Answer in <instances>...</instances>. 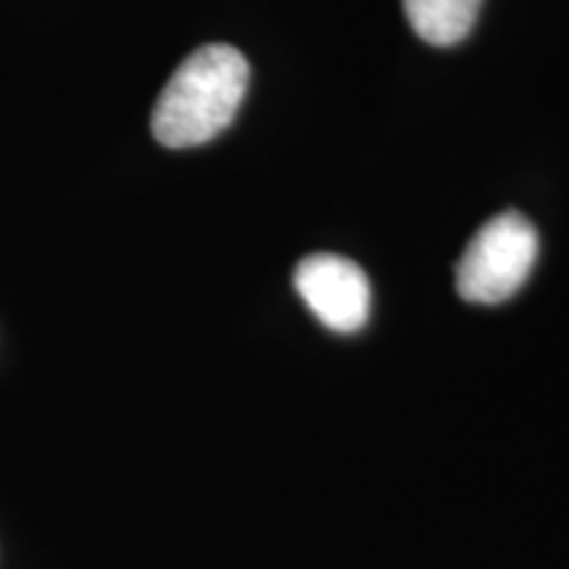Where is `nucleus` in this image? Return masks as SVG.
<instances>
[{"mask_svg": "<svg viewBox=\"0 0 569 569\" xmlns=\"http://www.w3.org/2000/svg\"><path fill=\"white\" fill-rule=\"evenodd\" d=\"M251 69L232 46H203L169 77L153 109V134L167 148L203 146L232 124Z\"/></svg>", "mask_w": 569, "mask_h": 569, "instance_id": "1", "label": "nucleus"}, {"mask_svg": "<svg viewBox=\"0 0 569 569\" xmlns=\"http://www.w3.org/2000/svg\"><path fill=\"white\" fill-rule=\"evenodd\" d=\"M538 259V232L522 213L490 219L457 264V290L469 303H503L522 288Z\"/></svg>", "mask_w": 569, "mask_h": 569, "instance_id": "2", "label": "nucleus"}, {"mask_svg": "<svg viewBox=\"0 0 569 569\" xmlns=\"http://www.w3.org/2000/svg\"><path fill=\"white\" fill-rule=\"evenodd\" d=\"M296 290L309 311L332 332H356L369 319V280L351 259L317 253L296 267Z\"/></svg>", "mask_w": 569, "mask_h": 569, "instance_id": "3", "label": "nucleus"}, {"mask_svg": "<svg viewBox=\"0 0 569 569\" xmlns=\"http://www.w3.org/2000/svg\"><path fill=\"white\" fill-rule=\"evenodd\" d=\"M482 0H403V11L419 38L430 46H457L472 32Z\"/></svg>", "mask_w": 569, "mask_h": 569, "instance_id": "4", "label": "nucleus"}]
</instances>
